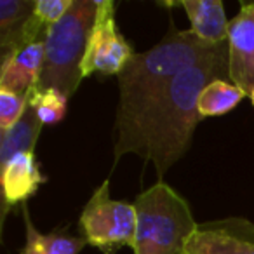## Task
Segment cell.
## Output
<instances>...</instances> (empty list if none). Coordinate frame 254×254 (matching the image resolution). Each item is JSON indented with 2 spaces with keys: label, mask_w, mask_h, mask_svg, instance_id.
<instances>
[{
  "label": "cell",
  "mask_w": 254,
  "mask_h": 254,
  "mask_svg": "<svg viewBox=\"0 0 254 254\" xmlns=\"http://www.w3.org/2000/svg\"><path fill=\"white\" fill-rule=\"evenodd\" d=\"M216 78L230 80L228 44L209 60L178 75L150 105L141 119L115 141V166L127 153H136L153 162L162 181L164 174L188 152L197 124L198 96Z\"/></svg>",
  "instance_id": "obj_1"
},
{
  "label": "cell",
  "mask_w": 254,
  "mask_h": 254,
  "mask_svg": "<svg viewBox=\"0 0 254 254\" xmlns=\"http://www.w3.org/2000/svg\"><path fill=\"white\" fill-rule=\"evenodd\" d=\"M225 46L226 42L209 46L190 30L178 32L173 26L162 42L145 53L134 54L119 73L117 136L129 131L178 75L212 58Z\"/></svg>",
  "instance_id": "obj_2"
},
{
  "label": "cell",
  "mask_w": 254,
  "mask_h": 254,
  "mask_svg": "<svg viewBox=\"0 0 254 254\" xmlns=\"http://www.w3.org/2000/svg\"><path fill=\"white\" fill-rule=\"evenodd\" d=\"M138 225L134 254H185L198 228L188 202L167 183L159 181L134 202Z\"/></svg>",
  "instance_id": "obj_3"
},
{
  "label": "cell",
  "mask_w": 254,
  "mask_h": 254,
  "mask_svg": "<svg viewBox=\"0 0 254 254\" xmlns=\"http://www.w3.org/2000/svg\"><path fill=\"white\" fill-rule=\"evenodd\" d=\"M98 7L99 0H73L64 18L49 28L39 89H58L68 98L75 94L82 80L80 64Z\"/></svg>",
  "instance_id": "obj_4"
},
{
  "label": "cell",
  "mask_w": 254,
  "mask_h": 254,
  "mask_svg": "<svg viewBox=\"0 0 254 254\" xmlns=\"http://www.w3.org/2000/svg\"><path fill=\"white\" fill-rule=\"evenodd\" d=\"M136 225L138 216L134 204L113 200L110 197V180L96 188L78 219L82 237L89 246L101 249L103 254H115L120 247L134 246Z\"/></svg>",
  "instance_id": "obj_5"
},
{
  "label": "cell",
  "mask_w": 254,
  "mask_h": 254,
  "mask_svg": "<svg viewBox=\"0 0 254 254\" xmlns=\"http://www.w3.org/2000/svg\"><path fill=\"white\" fill-rule=\"evenodd\" d=\"M132 58V46L117 28L115 4L112 0H99L94 25L89 33L87 47L80 64L82 78L92 73L119 77Z\"/></svg>",
  "instance_id": "obj_6"
},
{
  "label": "cell",
  "mask_w": 254,
  "mask_h": 254,
  "mask_svg": "<svg viewBox=\"0 0 254 254\" xmlns=\"http://www.w3.org/2000/svg\"><path fill=\"white\" fill-rule=\"evenodd\" d=\"M185 254H254V225L244 218L198 223Z\"/></svg>",
  "instance_id": "obj_7"
},
{
  "label": "cell",
  "mask_w": 254,
  "mask_h": 254,
  "mask_svg": "<svg viewBox=\"0 0 254 254\" xmlns=\"http://www.w3.org/2000/svg\"><path fill=\"white\" fill-rule=\"evenodd\" d=\"M49 26L35 18V0H0L2 61L33 42H46Z\"/></svg>",
  "instance_id": "obj_8"
},
{
  "label": "cell",
  "mask_w": 254,
  "mask_h": 254,
  "mask_svg": "<svg viewBox=\"0 0 254 254\" xmlns=\"http://www.w3.org/2000/svg\"><path fill=\"white\" fill-rule=\"evenodd\" d=\"M230 82L247 96L254 87V2H242L240 11L228 25Z\"/></svg>",
  "instance_id": "obj_9"
},
{
  "label": "cell",
  "mask_w": 254,
  "mask_h": 254,
  "mask_svg": "<svg viewBox=\"0 0 254 254\" xmlns=\"http://www.w3.org/2000/svg\"><path fill=\"white\" fill-rule=\"evenodd\" d=\"M46 56V42H33L2 61L0 91L28 94L39 85Z\"/></svg>",
  "instance_id": "obj_10"
},
{
  "label": "cell",
  "mask_w": 254,
  "mask_h": 254,
  "mask_svg": "<svg viewBox=\"0 0 254 254\" xmlns=\"http://www.w3.org/2000/svg\"><path fill=\"white\" fill-rule=\"evenodd\" d=\"M42 183L46 176L40 173L35 153H18L2 166V191H4V211L26 202Z\"/></svg>",
  "instance_id": "obj_11"
},
{
  "label": "cell",
  "mask_w": 254,
  "mask_h": 254,
  "mask_svg": "<svg viewBox=\"0 0 254 254\" xmlns=\"http://www.w3.org/2000/svg\"><path fill=\"white\" fill-rule=\"evenodd\" d=\"M176 5L185 9L190 19V32L209 46H219L228 40L225 5L219 0H181Z\"/></svg>",
  "instance_id": "obj_12"
},
{
  "label": "cell",
  "mask_w": 254,
  "mask_h": 254,
  "mask_svg": "<svg viewBox=\"0 0 254 254\" xmlns=\"http://www.w3.org/2000/svg\"><path fill=\"white\" fill-rule=\"evenodd\" d=\"M42 126L35 110L28 105L23 117L9 131L0 132V166L7 164L18 153H33Z\"/></svg>",
  "instance_id": "obj_13"
},
{
  "label": "cell",
  "mask_w": 254,
  "mask_h": 254,
  "mask_svg": "<svg viewBox=\"0 0 254 254\" xmlns=\"http://www.w3.org/2000/svg\"><path fill=\"white\" fill-rule=\"evenodd\" d=\"M246 92L235 84L225 78H216V80L209 82L204 89H202L200 96H198V113L202 119L205 117H219L226 115L232 112L244 98Z\"/></svg>",
  "instance_id": "obj_14"
},
{
  "label": "cell",
  "mask_w": 254,
  "mask_h": 254,
  "mask_svg": "<svg viewBox=\"0 0 254 254\" xmlns=\"http://www.w3.org/2000/svg\"><path fill=\"white\" fill-rule=\"evenodd\" d=\"M28 105L35 110L44 126H53L64 119L68 108V96L58 89H39L28 92Z\"/></svg>",
  "instance_id": "obj_15"
},
{
  "label": "cell",
  "mask_w": 254,
  "mask_h": 254,
  "mask_svg": "<svg viewBox=\"0 0 254 254\" xmlns=\"http://www.w3.org/2000/svg\"><path fill=\"white\" fill-rule=\"evenodd\" d=\"M28 108V94L0 91V132L9 131Z\"/></svg>",
  "instance_id": "obj_16"
},
{
  "label": "cell",
  "mask_w": 254,
  "mask_h": 254,
  "mask_svg": "<svg viewBox=\"0 0 254 254\" xmlns=\"http://www.w3.org/2000/svg\"><path fill=\"white\" fill-rule=\"evenodd\" d=\"M87 244L84 237H71L63 233H42V246L46 254H78Z\"/></svg>",
  "instance_id": "obj_17"
},
{
  "label": "cell",
  "mask_w": 254,
  "mask_h": 254,
  "mask_svg": "<svg viewBox=\"0 0 254 254\" xmlns=\"http://www.w3.org/2000/svg\"><path fill=\"white\" fill-rule=\"evenodd\" d=\"M73 0H35V18L46 26H53L64 18Z\"/></svg>",
  "instance_id": "obj_18"
},
{
  "label": "cell",
  "mask_w": 254,
  "mask_h": 254,
  "mask_svg": "<svg viewBox=\"0 0 254 254\" xmlns=\"http://www.w3.org/2000/svg\"><path fill=\"white\" fill-rule=\"evenodd\" d=\"M23 218H25V228H26V244L21 249V254H46L42 246V233L33 226L26 205L23 207Z\"/></svg>",
  "instance_id": "obj_19"
},
{
  "label": "cell",
  "mask_w": 254,
  "mask_h": 254,
  "mask_svg": "<svg viewBox=\"0 0 254 254\" xmlns=\"http://www.w3.org/2000/svg\"><path fill=\"white\" fill-rule=\"evenodd\" d=\"M249 98H251V101H253V105H254V87H253V91H251Z\"/></svg>",
  "instance_id": "obj_20"
},
{
  "label": "cell",
  "mask_w": 254,
  "mask_h": 254,
  "mask_svg": "<svg viewBox=\"0 0 254 254\" xmlns=\"http://www.w3.org/2000/svg\"><path fill=\"white\" fill-rule=\"evenodd\" d=\"M106 254H113V253H106Z\"/></svg>",
  "instance_id": "obj_21"
}]
</instances>
